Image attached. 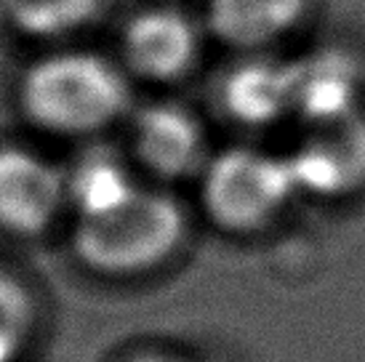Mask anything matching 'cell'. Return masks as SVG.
Segmentation results:
<instances>
[{
  "instance_id": "6da1fadb",
  "label": "cell",
  "mask_w": 365,
  "mask_h": 362,
  "mask_svg": "<svg viewBox=\"0 0 365 362\" xmlns=\"http://www.w3.org/2000/svg\"><path fill=\"white\" fill-rule=\"evenodd\" d=\"M21 101L46 131L83 136L120 118L128 107V86L102 56L56 53L24 75Z\"/></svg>"
},
{
  "instance_id": "7a4b0ae2",
  "label": "cell",
  "mask_w": 365,
  "mask_h": 362,
  "mask_svg": "<svg viewBox=\"0 0 365 362\" xmlns=\"http://www.w3.org/2000/svg\"><path fill=\"white\" fill-rule=\"evenodd\" d=\"M184 237L182 208L160 192L139 190L120 208L81 219L72 245L88 269L128 277L160 267Z\"/></svg>"
},
{
  "instance_id": "3957f363",
  "label": "cell",
  "mask_w": 365,
  "mask_h": 362,
  "mask_svg": "<svg viewBox=\"0 0 365 362\" xmlns=\"http://www.w3.org/2000/svg\"><path fill=\"white\" fill-rule=\"evenodd\" d=\"M299 195L288 157L259 150H227L203 171V202L213 222L230 232L269 224Z\"/></svg>"
},
{
  "instance_id": "277c9868",
  "label": "cell",
  "mask_w": 365,
  "mask_h": 362,
  "mask_svg": "<svg viewBox=\"0 0 365 362\" xmlns=\"http://www.w3.org/2000/svg\"><path fill=\"white\" fill-rule=\"evenodd\" d=\"M299 192L341 197L365 184V120L355 112L314 123L302 144L288 155Z\"/></svg>"
},
{
  "instance_id": "5b68a950",
  "label": "cell",
  "mask_w": 365,
  "mask_h": 362,
  "mask_svg": "<svg viewBox=\"0 0 365 362\" xmlns=\"http://www.w3.org/2000/svg\"><path fill=\"white\" fill-rule=\"evenodd\" d=\"M67 200V176L41 155L19 147L0 150V227L14 234L48 229Z\"/></svg>"
},
{
  "instance_id": "8992f818",
  "label": "cell",
  "mask_w": 365,
  "mask_h": 362,
  "mask_svg": "<svg viewBox=\"0 0 365 362\" xmlns=\"http://www.w3.org/2000/svg\"><path fill=\"white\" fill-rule=\"evenodd\" d=\"M133 147L139 160L158 176L182 179L205 162V136L200 123L179 104H153L133 120Z\"/></svg>"
},
{
  "instance_id": "52a82bcc",
  "label": "cell",
  "mask_w": 365,
  "mask_h": 362,
  "mask_svg": "<svg viewBox=\"0 0 365 362\" xmlns=\"http://www.w3.org/2000/svg\"><path fill=\"white\" fill-rule=\"evenodd\" d=\"M125 59L133 70L153 81H173L192 67L200 41L195 24L171 9L142 11L123 35Z\"/></svg>"
},
{
  "instance_id": "ba28073f",
  "label": "cell",
  "mask_w": 365,
  "mask_h": 362,
  "mask_svg": "<svg viewBox=\"0 0 365 362\" xmlns=\"http://www.w3.org/2000/svg\"><path fill=\"white\" fill-rule=\"evenodd\" d=\"M294 112L304 120L328 123L352 115L360 93V72L341 51H314L291 64Z\"/></svg>"
},
{
  "instance_id": "9c48e42d",
  "label": "cell",
  "mask_w": 365,
  "mask_h": 362,
  "mask_svg": "<svg viewBox=\"0 0 365 362\" xmlns=\"http://www.w3.org/2000/svg\"><path fill=\"white\" fill-rule=\"evenodd\" d=\"M222 104L237 123L269 125L285 112H294L291 64L245 61L222 83Z\"/></svg>"
},
{
  "instance_id": "30bf717a",
  "label": "cell",
  "mask_w": 365,
  "mask_h": 362,
  "mask_svg": "<svg viewBox=\"0 0 365 362\" xmlns=\"http://www.w3.org/2000/svg\"><path fill=\"white\" fill-rule=\"evenodd\" d=\"M307 6L309 0H208V24L227 46L259 48L294 30Z\"/></svg>"
},
{
  "instance_id": "8fae6325",
  "label": "cell",
  "mask_w": 365,
  "mask_h": 362,
  "mask_svg": "<svg viewBox=\"0 0 365 362\" xmlns=\"http://www.w3.org/2000/svg\"><path fill=\"white\" fill-rule=\"evenodd\" d=\"M139 192L128 165L110 147H91L67 173V200L81 219H93L120 208Z\"/></svg>"
},
{
  "instance_id": "7c38bea8",
  "label": "cell",
  "mask_w": 365,
  "mask_h": 362,
  "mask_svg": "<svg viewBox=\"0 0 365 362\" xmlns=\"http://www.w3.org/2000/svg\"><path fill=\"white\" fill-rule=\"evenodd\" d=\"M102 0H0V9L21 32L56 38L75 32L96 16Z\"/></svg>"
},
{
  "instance_id": "4fadbf2b",
  "label": "cell",
  "mask_w": 365,
  "mask_h": 362,
  "mask_svg": "<svg viewBox=\"0 0 365 362\" xmlns=\"http://www.w3.org/2000/svg\"><path fill=\"white\" fill-rule=\"evenodd\" d=\"M35 322L30 293L19 282L0 274V362H16L24 352Z\"/></svg>"
},
{
  "instance_id": "5bb4252c",
  "label": "cell",
  "mask_w": 365,
  "mask_h": 362,
  "mask_svg": "<svg viewBox=\"0 0 365 362\" xmlns=\"http://www.w3.org/2000/svg\"><path fill=\"white\" fill-rule=\"evenodd\" d=\"M133 362H187V360H176V357H142V360Z\"/></svg>"
}]
</instances>
